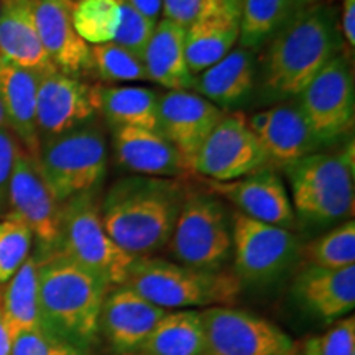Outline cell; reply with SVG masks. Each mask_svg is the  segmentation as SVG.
Wrapping results in <instances>:
<instances>
[{"label": "cell", "instance_id": "cell-44", "mask_svg": "<svg viewBox=\"0 0 355 355\" xmlns=\"http://www.w3.org/2000/svg\"><path fill=\"white\" fill-rule=\"evenodd\" d=\"M301 6H314V3H329L331 0H298Z\"/></svg>", "mask_w": 355, "mask_h": 355}, {"label": "cell", "instance_id": "cell-35", "mask_svg": "<svg viewBox=\"0 0 355 355\" xmlns=\"http://www.w3.org/2000/svg\"><path fill=\"white\" fill-rule=\"evenodd\" d=\"M295 355H355V318L345 316L324 334L295 343Z\"/></svg>", "mask_w": 355, "mask_h": 355}, {"label": "cell", "instance_id": "cell-18", "mask_svg": "<svg viewBox=\"0 0 355 355\" xmlns=\"http://www.w3.org/2000/svg\"><path fill=\"white\" fill-rule=\"evenodd\" d=\"M247 123L263 146L270 162L273 159L283 166L318 153L324 145L309 127L298 105L279 104L260 110L248 117Z\"/></svg>", "mask_w": 355, "mask_h": 355}, {"label": "cell", "instance_id": "cell-12", "mask_svg": "<svg viewBox=\"0 0 355 355\" xmlns=\"http://www.w3.org/2000/svg\"><path fill=\"white\" fill-rule=\"evenodd\" d=\"M8 214L19 217L38 243L37 259L55 254L60 243L61 202L44 183L37 162L25 150H19L7 189Z\"/></svg>", "mask_w": 355, "mask_h": 355}, {"label": "cell", "instance_id": "cell-6", "mask_svg": "<svg viewBox=\"0 0 355 355\" xmlns=\"http://www.w3.org/2000/svg\"><path fill=\"white\" fill-rule=\"evenodd\" d=\"M58 254L68 257L110 286H123L135 260L105 232L92 193L78 194L61 204Z\"/></svg>", "mask_w": 355, "mask_h": 355}, {"label": "cell", "instance_id": "cell-32", "mask_svg": "<svg viewBox=\"0 0 355 355\" xmlns=\"http://www.w3.org/2000/svg\"><path fill=\"white\" fill-rule=\"evenodd\" d=\"M308 265L319 268H347L355 265V222L345 220L303 248Z\"/></svg>", "mask_w": 355, "mask_h": 355}, {"label": "cell", "instance_id": "cell-15", "mask_svg": "<svg viewBox=\"0 0 355 355\" xmlns=\"http://www.w3.org/2000/svg\"><path fill=\"white\" fill-rule=\"evenodd\" d=\"M222 117V109L198 92L168 91L158 99V132L181 153L189 168Z\"/></svg>", "mask_w": 355, "mask_h": 355}, {"label": "cell", "instance_id": "cell-41", "mask_svg": "<svg viewBox=\"0 0 355 355\" xmlns=\"http://www.w3.org/2000/svg\"><path fill=\"white\" fill-rule=\"evenodd\" d=\"M122 2L153 24H157L162 15L163 0H122Z\"/></svg>", "mask_w": 355, "mask_h": 355}, {"label": "cell", "instance_id": "cell-8", "mask_svg": "<svg viewBox=\"0 0 355 355\" xmlns=\"http://www.w3.org/2000/svg\"><path fill=\"white\" fill-rule=\"evenodd\" d=\"M168 250L176 263L199 270H224L232 255V219L211 193L186 194Z\"/></svg>", "mask_w": 355, "mask_h": 355}, {"label": "cell", "instance_id": "cell-40", "mask_svg": "<svg viewBox=\"0 0 355 355\" xmlns=\"http://www.w3.org/2000/svg\"><path fill=\"white\" fill-rule=\"evenodd\" d=\"M340 30L344 42L350 48L355 46V0H343V15H340Z\"/></svg>", "mask_w": 355, "mask_h": 355}, {"label": "cell", "instance_id": "cell-22", "mask_svg": "<svg viewBox=\"0 0 355 355\" xmlns=\"http://www.w3.org/2000/svg\"><path fill=\"white\" fill-rule=\"evenodd\" d=\"M0 56L37 74L56 69L40 40L32 0H0Z\"/></svg>", "mask_w": 355, "mask_h": 355}, {"label": "cell", "instance_id": "cell-11", "mask_svg": "<svg viewBox=\"0 0 355 355\" xmlns=\"http://www.w3.org/2000/svg\"><path fill=\"white\" fill-rule=\"evenodd\" d=\"M298 107L322 144L354 127L355 89L347 56L332 58L298 94Z\"/></svg>", "mask_w": 355, "mask_h": 355}, {"label": "cell", "instance_id": "cell-31", "mask_svg": "<svg viewBox=\"0 0 355 355\" xmlns=\"http://www.w3.org/2000/svg\"><path fill=\"white\" fill-rule=\"evenodd\" d=\"M121 20V0H73L74 28L87 44L112 42Z\"/></svg>", "mask_w": 355, "mask_h": 355}, {"label": "cell", "instance_id": "cell-38", "mask_svg": "<svg viewBox=\"0 0 355 355\" xmlns=\"http://www.w3.org/2000/svg\"><path fill=\"white\" fill-rule=\"evenodd\" d=\"M12 355H87V350L58 339L44 329H37L13 339Z\"/></svg>", "mask_w": 355, "mask_h": 355}, {"label": "cell", "instance_id": "cell-28", "mask_svg": "<svg viewBox=\"0 0 355 355\" xmlns=\"http://www.w3.org/2000/svg\"><path fill=\"white\" fill-rule=\"evenodd\" d=\"M0 314L12 340L28 331L42 329L38 303V259L30 255L0 293Z\"/></svg>", "mask_w": 355, "mask_h": 355}, {"label": "cell", "instance_id": "cell-2", "mask_svg": "<svg viewBox=\"0 0 355 355\" xmlns=\"http://www.w3.org/2000/svg\"><path fill=\"white\" fill-rule=\"evenodd\" d=\"M337 13L329 3L306 6L270 40L263 60V89L268 97H298L311 79L340 53Z\"/></svg>", "mask_w": 355, "mask_h": 355}, {"label": "cell", "instance_id": "cell-21", "mask_svg": "<svg viewBox=\"0 0 355 355\" xmlns=\"http://www.w3.org/2000/svg\"><path fill=\"white\" fill-rule=\"evenodd\" d=\"M115 158L133 175L180 178L191 171L181 153L159 132L114 128Z\"/></svg>", "mask_w": 355, "mask_h": 355}, {"label": "cell", "instance_id": "cell-34", "mask_svg": "<svg viewBox=\"0 0 355 355\" xmlns=\"http://www.w3.org/2000/svg\"><path fill=\"white\" fill-rule=\"evenodd\" d=\"M33 235L25 222L7 214L0 220V285H6L25 263L32 250Z\"/></svg>", "mask_w": 355, "mask_h": 355}, {"label": "cell", "instance_id": "cell-14", "mask_svg": "<svg viewBox=\"0 0 355 355\" xmlns=\"http://www.w3.org/2000/svg\"><path fill=\"white\" fill-rule=\"evenodd\" d=\"M96 112L97 86L58 69L40 74L37 91L40 141L91 123Z\"/></svg>", "mask_w": 355, "mask_h": 355}, {"label": "cell", "instance_id": "cell-7", "mask_svg": "<svg viewBox=\"0 0 355 355\" xmlns=\"http://www.w3.org/2000/svg\"><path fill=\"white\" fill-rule=\"evenodd\" d=\"M44 183L61 204L92 193L107 173V144L91 123L42 140L35 157Z\"/></svg>", "mask_w": 355, "mask_h": 355}, {"label": "cell", "instance_id": "cell-3", "mask_svg": "<svg viewBox=\"0 0 355 355\" xmlns=\"http://www.w3.org/2000/svg\"><path fill=\"white\" fill-rule=\"evenodd\" d=\"M109 286L58 254L38 260V303L42 329L87 350L99 334L101 308Z\"/></svg>", "mask_w": 355, "mask_h": 355}, {"label": "cell", "instance_id": "cell-19", "mask_svg": "<svg viewBox=\"0 0 355 355\" xmlns=\"http://www.w3.org/2000/svg\"><path fill=\"white\" fill-rule=\"evenodd\" d=\"M42 44L55 68L79 78L91 68V44L73 24V0H32Z\"/></svg>", "mask_w": 355, "mask_h": 355}, {"label": "cell", "instance_id": "cell-25", "mask_svg": "<svg viewBox=\"0 0 355 355\" xmlns=\"http://www.w3.org/2000/svg\"><path fill=\"white\" fill-rule=\"evenodd\" d=\"M255 84L254 53L239 46L216 64L196 74L194 89L217 107H227L250 94Z\"/></svg>", "mask_w": 355, "mask_h": 355}, {"label": "cell", "instance_id": "cell-5", "mask_svg": "<svg viewBox=\"0 0 355 355\" xmlns=\"http://www.w3.org/2000/svg\"><path fill=\"white\" fill-rule=\"evenodd\" d=\"M354 141L339 153H313L285 165L293 211L306 224L327 225L354 212Z\"/></svg>", "mask_w": 355, "mask_h": 355}, {"label": "cell", "instance_id": "cell-36", "mask_svg": "<svg viewBox=\"0 0 355 355\" xmlns=\"http://www.w3.org/2000/svg\"><path fill=\"white\" fill-rule=\"evenodd\" d=\"M234 8H241V0H163L162 15L171 24L188 28Z\"/></svg>", "mask_w": 355, "mask_h": 355}, {"label": "cell", "instance_id": "cell-43", "mask_svg": "<svg viewBox=\"0 0 355 355\" xmlns=\"http://www.w3.org/2000/svg\"><path fill=\"white\" fill-rule=\"evenodd\" d=\"M0 130H10V128H8V123H7L6 112H3L2 102H0Z\"/></svg>", "mask_w": 355, "mask_h": 355}, {"label": "cell", "instance_id": "cell-45", "mask_svg": "<svg viewBox=\"0 0 355 355\" xmlns=\"http://www.w3.org/2000/svg\"><path fill=\"white\" fill-rule=\"evenodd\" d=\"M6 206H7V202H6V201H2V199H0V219H2L3 211H6Z\"/></svg>", "mask_w": 355, "mask_h": 355}, {"label": "cell", "instance_id": "cell-17", "mask_svg": "<svg viewBox=\"0 0 355 355\" xmlns=\"http://www.w3.org/2000/svg\"><path fill=\"white\" fill-rule=\"evenodd\" d=\"M166 313L128 286H115L102 303L99 332L114 354L135 355Z\"/></svg>", "mask_w": 355, "mask_h": 355}, {"label": "cell", "instance_id": "cell-33", "mask_svg": "<svg viewBox=\"0 0 355 355\" xmlns=\"http://www.w3.org/2000/svg\"><path fill=\"white\" fill-rule=\"evenodd\" d=\"M104 83L145 81L146 71L141 58L114 42L91 44V68Z\"/></svg>", "mask_w": 355, "mask_h": 355}, {"label": "cell", "instance_id": "cell-42", "mask_svg": "<svg viewBox=\"0 0 355 355\" xmlns=\"http://www.w3.org/2000/svg\"><path fill=\"white\" fill-rule=\"evenodd\" d=\"M12 337L8 334L2 314H0V355H12Z\"/></svg>", "mask_w": 355, "mask_h": 355}, {"label": "cell", "instance_id": "cell-37", "mask_svg": "<svg viewBox=\"0 0 355 355\" xmlns=\"http://www.w3.org/2000/svg\"><path fill=\"white\" fill-rule=\"evenodd\" d=\"M122 20L119 25L117 33L112 42L119 46L125 48V50L132 51L133 55L139 58L144 56L146 44H148L150 38H152L155 25L153 21L146 20L145 17H141L140 13H137L133 8H130L122 2Z\"/></svg>", "mask_w": 355, "mask_h": 355}, {"label": "cell", "instance_id": "cell-24", "mask_svg": "<svg viewBox=\"0 0 355 355\" xmlns=\"http://www.w3.org/2000/svg\"><path fill=\"white\" fill-rule=\"evenodd\" d=\"M186 28L165 19L158 20L146 44L144 61L146 78L170 91L194 89V76L186 63Z\"/></svg>", "mask_w": 355, "mask_h": 355}, {"label": "cell", "instance_id": "cell-10", "mask_svg": "<svg viewBox=\"0 0 355 355\" xmlns=\"http://www.w3.org/2000/svg\"><path fill=\"white\" fill-rule=\"evenodd\" d=\"M204 355H295V340L265 318L232 308L212 306L199 311Z\"/></svg>", "mask_w": 355, "mask_h": 355}, {"label": "cell", "instance_id": "cell-23", "mask_svg": "<svg viewBox=\"0 0 355 355\" xmlns=\"http://www.w3.org/2000/svg\"><path fill=\"white\" fill-rule=\"evenodd\" d=\"M40 74L20 68L0 56V102L8 128L25 152L35 158L40 139L37 132V91Z\"/></svg>", "mask_w": 355, "mask_h": 355}, {"label": "cell", "instance_id": "cell-30", "mask_svg": "<svg viewBox=\"0 0 355 355\" xmlns=\"http://www.w3.org/2000/svg\"><path fill=\"white\" fill-rule=\"evenodd\" d=\"M303 7L298 0H241L239 43L250 51L261 46Z\"/></svg>", "mask_w": 355, "mask_h": 355}, {"label": "cell", "instance_id": "cell-9", "mask_svg": "<svg viewBox=\"0 0 355 355\" xmlns=\"http://www.w3.org/2000/svg\"><path fill=\"white\" fill-rule=\"evenodd\" d=\"M301 252L290 229L250 219L242 212L232 214V255L237 278L252 285L277 282L295 265Z\"/></svg>", "mask_w": 355, "mask_h": 355}, {"label": "cell", "instance_id": "cell-29", "mask_svg": "<svg viewBox=\"0 0 355 355\" xmlns=\"http://www.w3.org/2000/svg\"><path fill=\"white\" fill-rule=\"evenodd\" d=\"M206 340L199 311H168L135 355H204Z\"/></svg>", "mask_w": 355, "mask_h": 355}, {"label": "cell", "instance_id": "cell-4", "mask_svg": "<svg viewBox=\"0 0 355 355\" xmlns=\"http://www.w3.org/2000/svg\"><path fill=\"white\" fill-rule=\"evenodd\" d=\"M125 286L162 309L232 306L242 283L227 270H199L155 257H135Z\"/></svg>", "mask_w": 355, "mask_h": 355}, {"label": "cell", "instance_id": "cell-16", "mask_svg": "<svg viewBox=\"0 0 355 355\" xmlns=\"http://www.w3.org/2000/svg\"><path fill=\"white\" fill-rule=\"evenodd\" d=\"M204 181L211 194L232 202L243 216L283 229L291 230L295 227L296 214L291 199L282 178L270 168L224 183Z\"/></svg>", "mask_w": 355, "mask_h": 355}, {"label": "cell", "instance_id": "cell-1", "mask_svg": "<svg viewBox=\"0 0 355 355\" xmlns=\"http://www.w3.org/2000/svg\"><path fill=\"white\" fill-rule=\"evenodd\" d=\"M188 193L178 178H121L99 207L105 232L132 257H150L170 242Z\"/></svg>", "mask_w": 355, "mask_h": 355}, {"label": "cell", "instance_id": "cell-20", "mask_svg": "<svg viewBox=\"0 0 355 355\" xmlns=\"http://www.w3.org/2000/svg\"><path fill=\"white\" fill-rule=\"evenodd\" d=\"M293 296L311 316L339 321L355 308V265L337 270L304 266L293 282Z\"/></svg>", "mask_w": 355, "mask_h": 355}, {"label": "cell", "instance_id": "cell-26", "mask_svg": "<svg viewBox=\"0 0 355 355\" xmlns=\"http://www.w3.org/2000/svg\"><path fill=\"white\" fill-rule=\"evenodd\" d=\"M241 8L196 21L186 28L184 53L191 73H202L232 51L241 35Z\"/></svg>", "mask_w": 355, "mask_h": 355}, {"label": "cell", "instance_id": "cell-27", "mask_svg": "<svg viewBox=\"0 0 355 355\" xmlns=\"http://www.w3.org/2000/svg\"><path fill=\"white\" fill-rule=\"evenodd\" d=\"M157 92L140 86H97V112L112 128L158 132Z\"/></svg>", "mask_w": 355, "mask_h": 355}, {"label": "cell", "instance_id": "cell-13", "mask_svg": "<svg viewBox=\"0 0 355 355\" xmlns=\"http://www.w3.org/2000/svg\"><path fill=\"white\" fill-rule=\"evenodd\" d=\"M268 155L243 114L224 115L193 159L191 171L209 181H234L266 168Z\"/></svg>", "mask_w": 355, "mask_h": 355}, {"label": "cell", "instance_id": "cell-39", "mask_svg": "<svg viewBox=\"0 0 355 355\" xmlns=\"http://www.w3.org/2000/svg\"><path fill=\"white\" fill-rule=\"evenodd\" d=\"M20 145L10 130H0V199L7 202V189L12 168Z\"/></svg>", "mask_w": 355, "mask_h": 355}]
</instances>
